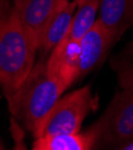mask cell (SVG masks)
Returning <instances> with one entry per match:
<instances>
[{
    "instance_id": "1",
    "label": "cell",
    "mask_w": 133,
    "mask_h": 150,
    "mask_svg": "<svg viewBox=\"0 0 133 150\" xmlns=\"http://www.w3.org/2000/svg\"><path fill=\"white\" fill-rule=\"evenodd\" d=\"M37 46L8 1L0 4V85L7 100L25 82L35 65Z\"/></svg>"
},
{
    "instance_id": "2",
    "label": "cell",
    "mask_w": 133,
    "mask_h": 150,
    "mask_svg": "<svg viewBox=\"0 0 133 150\" xmlns=\"http://www.w3.org/2000/svg\"><path fill=\"white\" fill-rule=\"evenodd\" d=\"M65 90L61 82L47 73L46 61H39L18 91L7 100L8 107L13 117L39 138L48 115Z\"/></svg>"
},
{
    "instance_id": "3",
    "label": "cell",
    "mask_w": 133,
    "mask_h": 150,
    "mask_svg": "<svg viewBox=\"0 0 133 150\" xmlns=\"http://www.w3.org/2000/svg\"><path fill=\"white\" fill-rule=\"evenodd\" d=\"M95 149H124L133 141V93L119 91L101 118L89 129Z\"/></svg>"
},
{
    "instance_id": "4",
    "label": "cell",
    "mask_w": 133,
    "mask_h": 150,
    "mask_svg": "<svg viewBox=\"0 0 133 150\" xmlns=\"http://www.w3.org/2000/svg\"><path fill=\"white\" fill-rule=\"evenodd\" d=\"M96 107L97 100L94 97L90 85L68 93L59 98L43 125L40 137L79 132L84 119Z\"/></svg>"
},
{
    "instance_id": "5",
    "label": "cell",
    "mask_w": 133,
    "mask_h": 150,
    "mask_svg": "<svg viewBox=\"0 0 133 150\" xmlns=\"http://www.w3.org/2000/svg\"><path fill=\"white\" fill-rule=\"evenodd\" d=\"M115 43L110 31L96 19L95 24L79 41V73L78 79L87 76L104 60L107 53Z\"/></svg>"
},
{
    "instance_id": "6",
    "label": "cell",
    "mask_w": 133,
    "mask_h": 150,
    "mask_svg": "<svg viewBox=\"0 0 133 150\" xmlns=\"http://www.w3.org/2000/svg\"><path fill=\"white\" fill-rule=\"evenodd\" d=\"M79 42L68 41L63 37L51 52L46 61L47 73L61 82L67 89L78 81L79 73Z\"/></svg>"
},
{
    "instance_id": "7",
    "label": "cell",
    "mask_w": 133,
    "mask_h": 150,
    "mask_svg": "<svg viewBox=\"0 0 133 150\" xmlns=\"http://www.w3.org/2000/svg\"><path fill=\"white\" fill-rule=\"evenodd\" d=\"M56 6V0H13V7L37 48H41L42 37Z\"/></svg>"
},
{
    "instance_id": "8",
    "label": "cell",
    "mask_w": 133,
    "mask_h": 150,
    "mask_svg": "<svg viewBox=\"0 0 133 150\" xmlns=\"http://www.w3.org/2000/svg\"><path fill=\"white\" fill-rule=\"evenodd\" d=\"M97 19L110 31L116 42L133 25V0H101Z\"/></svg>"
},
{
    "instance_id": "9",
    "label": "cell",
    "mask_w": 133,
    "mask_h": 150,
    "mask_svg": "<svg viewBox=\"0 0 133 150\" xmlns=\"http://www.w3.org/2000/svg\"><path fill=\"white\" fill-rule=\"evenodd\" d=\"M34 150H89L95 149V136L88 130L77 133H61L35 138Z\"/></svg>"
},
{
    "instance_id": "10",
    "label": "cell",
    "mask_w": 133,
    "mask_h": 150,
    "mask_svg": "<svg viewBox=\"0 0 133 150\" xmlns=\"http://www.w3.org/2000/svg\"><path fill=\"white\" fill-rule=\"evenodd\" d=\"M77 4L75 1H70L67 5L55 8L53 16L51 17L47 27L43 33L41 48L44 53H51L53 48L63 40V37L70 29L72 18L76 12Z\"/></svg>"
},
{
    "instance_id": "11",
    "label": "cell",
    "mask_w": 133,
    "mask_h": 150,
    "mask_svg": "<svg viewBox=\"0 0 133 150\" xmlns=\"http://www.w3.org/2000/svg\"><path fill=\"white\" fill-rule=\"evenodd\" d=\"M100 1L101 0H89L85 4L78 6V10L75 12L72 18L70 29L64 36L65 39L76 42L82 40V37L88 33L97 19Z\"/></svg>"
},
{
    "instance_id": "12",
    "label": "cell",
    "mask_w": 133,
    "mask_h": 150,
    "mask_svg": "<svg viewBox=\"0 0 133 150\" xmlns=\"http://www.w3.org/2000/svg\"><path fill=\"white\" fill-rule=\"evenodd\" d=\"M110 65L120 86L133 93V42L127 45L125 49L112 59Z\"/></svg>"
},
{
    "instance_id": "13",
    "label": "cell",
    "mask_w": 133,
    "mask_h": 150,
    "mask_svg": "<svg viewBox=\"0 0 133 150\" xmlns=\"http://www.w3.org/2000/svg\"><path fill=\"white\" fill-rule=\"evenodd\" d=\"M68 3H70V0H56V6H55V8H60V7L67 5Z\"/></svg>"
},
{
    "instance_id": "14",
    "label": "cell",
    "mask_w": 133,
    "mask_h": 150,
    "mask_svg": "<svg viewBox=\"0 0 133 150\" xmlns=\"http://www.w3.org/2000/svg\"><path fill=\"white\" fill-rule=\"evenodd\" d=\"M72 1H75L77 4V6H80L83 4H85L87 1H89V0H72Z\"/></svg>"
},
{
    "instance_id": "15",
    "label": "cell",
    "mask_w": 133,
    "mask_h": 150,
    "mask_svg": "<svg viewBox=\"0 0 133 150\" xmlns=\"http://www.w3.org/2000/svg\"><path fill=\"white\" fill-rule=\"evenodd\" d=\"M124 150H133V141H132L131 143H128V144L124 148Z\"/></svg>"
},
{
    "instance_id": "16",
    "label": "cell",
    "mask_w": 133,
    "mask_h": 150,
    "mask_svg": "<svg viewBox=\"0 0 133 150\" xmlns=\"http://www.w3.org/2000/svg\"><path fill=\"white\" fill-rule=\"evenodd\" d=\"M1 149H4V145H3V143H1V141H0V150Z\"/></svg>"
},
{
    "instance_id": "17",
    "label": "cell",
    "mask_w": 133,
    "mask_h": 150,
    "mask_svg": "<svg viewBox=\"0 0 133 150\" xmlns=\"http://www.w3.org/2000/svg\"><path fill=\"white\" fill-rule=\"evenodd\" d=\"M6 1H8V0H0V4H1V3H6Z\"/></svg>"
}]
</instances>
